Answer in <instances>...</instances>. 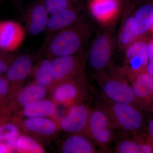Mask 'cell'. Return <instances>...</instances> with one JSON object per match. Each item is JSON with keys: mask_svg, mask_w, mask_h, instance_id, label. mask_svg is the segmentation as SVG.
<instances>
[{"mask_svg": "<svg viewBox=\"0 0 153 153\" xmlns=\"http://www.w3.org/2000/svg\"><path fill=\"white\" fill-rule=\"evenodd\" d=\"M113 45L112 36L108 31L98 33L91 41L86 60L94 74L112 67Z\"/></svg>", "mask_w": 153, "mask_h": 153, "instance_id": "cell-5", "label": "cell"}, {"mask_svg": "<svg viewBox=\"0 0 153 153\" xmlns=\"http://www.w3.org/2000/svg\"><path fill=\"white\" fill-rule=\"evenodd\" d=\"M49 89L33 82L17 92L13 97L0 106V115L8 118L14 116L27 105L45 98Z\"/></svg>", "mask_w": 153, "mask_h": 153, "instance_id": "cell-7", "label": "cell"}, {"mask_svg": "<svg viewBox=\"0 0 153 153\" xmlns=\"http://www.w3.org/2000/svg\"><path fill=\"white\" fill-rule=\"evenodd\" d=\"M56 105L52 99H42L27 105L13 117L21 119L50 117L56 114Z\"/></svg>", "mask_w": 153, "mask_h": 153, "instance_id": "cell-18", "label": "cell"}, {"mask_svg": "<svg viewBox=\"0 0 153 153\" xmlns=\"http://www.w3.org/2000/svg\"><path fill=\"white\" fill-rule=\"evenodd\" d=\"M34 66L32 57L28 54L19 55L15 58L5 74L10 85V93L6 102L24 87V83L31 75Z\"/></svg>", "mask_w": 153, "mask_h": 153, "instance_id": "cell-9", "label": "cell"}, {"mask_svg": "<svg viewBox=\"0 0 153 153\" xmlns=\"http://www.w3.org/2000/svg\"><path fill=\"white\" fill-rule=\"evenodd\" d=\"M56 104L69 106L82 102L87 97L88 85L85 71L58 84L50 92Z\"/></svg>", "mask_w": 153, "mask_h": 153, "instance_id": "cell-6", "label": "cell"}, {"mask_svg": "<svg viewBox=\"0 0 153 153\" xmlns=\"http://www.w3.org/2000/svg\"><path fill=\"white\" fill-rule=\"evenodd\" d=\"M73 1V2H76L78 1V0H72Z\"/></svg>", "mask_w": 153, "mask_h": 153, "instance_id": "cell-33", "label": "cell"}, {"mask_svg": "<svg viewBox=\"0 0 153 153\" xmlns=\"http://www.w3.org/2000/svg\"><path fill=\"white\" fill-rule=\"evenodd\" d=\"M7 53L0 50V75L6 74L11 63L17 56Z\"/></svg>", "mask_w": 153, "mask_h": 153, "instance_id": "cell-26", "label": "cell"}, {"mask_svg": "<svg viewBox=\"0 0 153 153\" xmlns=\"http://www.w3.org/2000/svg\"><path fill=\"white\" fill-rule=\"evenodd\" d=\"M21 134L20 129L16 123L7 121L0 124V142L17 138Z\"/></svg>", "mask_w": 153, "mask_h": 153, "instance_id": "cell-24", "label": "cell"}, {"mask_svg": "<svg viewBox=\"0 0 153 153\" xmlns=\"http://www.w3.org/2000/svg\"><path fill=\"white\" fill-rule=\"evenodd\" d=\"M42 0L35 1L27 9L24 15L26 30L30 35L37 36L46 30L49 19Z\"/></svg>", "mask_w": 153, "mask_h": 153, "instance_id": "cell-15", "label": "cell"}, {"mask_svg": "<svg viewBox=\"0 0 153 153\" xmlns=\"http://www.w3.org/2000/svg\"><path fill=\"white\" fill-rule=\"evenodd\" d=\"M153 22V6L146 4L140 7L133 16V32L137 37L150 30Z\"/></svg>", "mask_w": 153, "mask_h": 153, "instance_id": "cell-21", "label": "cell"}, {"mask_svg": "<svg viewBox=\"0 0 153 153\" xmlns=\"http://www.w3.org/2000/svg\"><path fill=\"white\" fill-rule=\"evenodd\" d=\"M8 152H10V151L5 144L2 142H0V153Z\"/></svg>", "mask_w": 153, "mask_h": 153, "instance_id": "cell-30", "label": "cell"}, {"mask_svg": "<svg viewBox=\"0 0 153 153\" xmlns=\"http://www.w3.org/2000/svg\"><path fill=\"white\" fill-rule=\"evenodd\" d=\"M94 77L101 88V95L105 98L138 108L131 85L120 69L116 70L111 67L94 74Z\"/></svg>", "mask_w": 153, "mask_h": 153, "instance_id": "cell-3", "label": "cell"}, {"mask_svg": "<svg viewBox=\"0 0 153 153\" xmlns=\"http://www.w3.org/2000/svg\"><path fill=\"white\" fill-rule=\"evenodd\" d=\"M68 107L59 121V128L68 134L84 133L92 108L82 102Z\"/></svg>", "mask_w": 153, "mask_h": 153, "instance_id": "cell-10", "label": "cell"}, {"mask_svg": "<svg viewBox=\"0 0 153 153\" xmlns=\"http://www.w3.org/2000/svg\"><path fill=\"white\" fill-rule=\"evenodd\" d=\"M26 30L18 22H0V50L6 52L16 50L24 41Z\"/></svg>", "mask_w": 153, "mask_h": 153, "instance_id": "cell-14", "label": "cell"}, {"mask_svg": "<svg viewBox=\"0 0 153 153\" xmlns=\"http://www.w3.org/2000/svg\"><path fill=\"white\" fill-rule=\"evenodd\" d=\"M147 134L148 137L153 142V118L149 120L148 122Z\"/></svg>", "mask_w": 153, "mask_h": 153, "instance_id": "cell-29", "label": "cell"}, {"mask_svg": "<svg viewBox=\"0 0 153 153\" xmlns=\"http://www.w3.org/2000/svg\"><path fill=\"white\" fill-rule=\"evenodd\" d=\"M116 1H117V0H116Z\"/></svg>", "mask_w": 153, "mask_h": 153, "instance_id": "cell-34", "label": "cell"}, {"mask_svg": "<svg viewBox=\"0 0 153 153\" xmlns=\"http://www.w3.org/2000/svg\"><path fill=\"white\" fill-rule=\"evenodd\" d=\"M13 120L24 133L40 139L54 137L59 128L58 125L49 117L14 118Z\"/></svg>", "mask_w": 153, "mask_h": 153, "instance_id": "cell-12", "label": "cell"}, {"mask_svg": "<svg viewBox=\"0 0 153 153\" xmlns=\"http://www.w3.org/2000/svg\"><path fill=\"white\" fill-rule=\"evenodd\" d=\"M7 120V118L4 117L0 115V124Z\"/></svg>", "mask_w": 153, "mask_h": 153, "instance_id": "cell-31", "label": "cell"}, {"mask_svg": "<svg viewBox=\"0 0 153 153\" xmlns=\"http://www.w3.org/2000/svg\"><path fill=\"white\" fill-rule=\"evenodd\" d=\"M115 143L114 153H153V142L147 134L134 136L118 131Z\"/></svg>", "mask_w": 153, "mask_h": 153, "instance_id": "cell-13", "label": "cell"}, {"mask_svg": "<svg viewBox=\"0 0 153 153\" xmlns=\"http://www.w3.org/2000/svg\"><path fill=\"white\" fill-rule=\"evenodd\" d=\"M146 50L149 61L153 63V41L147 43Z\"/></svg>", "mask_w": 153, "mask_h": 153, "instance_id": "cell-28", "label": "cell"}, {"mask_svg": "<svg viewBox=\"0 0 153 153\" xmlns=\"http://www.w3.org/2000/svg\"><path fill=\"white\" fill-rule=\"evenodd\" d=\"M150 30H152V31H153V22L152 24V26H151Z\"/></svg>", "mask_w": 153, "mask_h": 153, "instance_id": "cell-32", "label": "cell"}, {"mask_svg": "<svg viewBox=\"0 0 153 153\" xmlns=\"http://www.w3.org/2000/svg\"><path fill=\"white\" fill-rule=\"evenodd\" d=\"M45 9L50 16L72 7V0H42Z\"/></svg>", "mask_w": 153, "mask_h": 153, "instance_id": "cell-25", "label": "cell"}, {"mask_svg": "<svg viewBox=\"0 0 153 153\" xmlns=\"http://www.w3.org/2000/svg\"><path fill=\"white\" fill-rule=\"evenodd\" d=\"M118 130L106 113L100 107L92 108L84 133L101 152H110Z\"/></svg>", "mask_w": 153, "mask_h": 153, "instance_id": "cell-4", "label": "cell"}, {"mask_svg": "<svg viewBox=\"0 0 153 153\" xmlns=\"http://www.w3.org/2000/svg\"><path fill=\"white\" fill-rule=\"evenodd\" d=\"M52 59L54 81L49 93L58 84L85 71L86 54L83 51L74 55L53 57Z\"/></svg>", "mask_w": 153, "mask_h": 153, "instance_id": "cell-8", "label": "cell"}, {"mask_svg": "<svg viewBox=\"0 0 153 153\" xmlns=\"http://www.w3.org/2000/svg\"><path fill=\"white\" fill-rule=\"evenodd\" d=\"M79 9L72 6L49 17L46 31L48 37L67 27L84 17Z\"/></svg>", "mask_w": 153, "mask_h": 153, "instance_id": "cell-17", "label": "cell"}, {"mask_svg": "<svg viewBox=\"0 0 153 153\" xmlns=\"http://www.w3.org/2000/svg\"><path fill=\"white\" fill-rule=\"evenodd\" d=\"M10 93V85L6 76L0 75V106L7 101Z\"/></svg>", "mask_w": 153, "mask_h": 153, "instance_id": "cell-27", "label": "cell"}, {"mask_svg": "<svg viewBox=\"0 0 153 153\" xmlns=\"http://www.w3.org/2000/svg\"><path fill=\"white\" fill-rule=\"evenodd\" d=\"M118 10L116 0H91L89 5L91 15L98 22L108 23L115 18Z\"/></svg>", "mask_w": 153, "mask_h": 153, "instance_id": "cell-19", "label": "cell"}, {"mask_svg": "<svg viewBox=\"0 0 153 153\" xmlns=\"http://www.w3.org/2000/svg\"><path fill=\"white\" fill-rule=\"evenodd\" d=\"M97 105L104 110L118 131L134 136L142 133L145 124L143 111L132 105L111 101L101 94Z\"/></svg>", "mask_w": 153, "mask_h": 153, "instance_id": "cell-2", "label": "cell"}, {"mask_svg": "<svg viewBox=\"0 0 153 153\" xmlns=\"http://www.w3.org/2000/svg\"><path fill=\"white\" fill-rule=\"evenodd\" d=\"M16 151L20 153L45 152L44 148L37 140L27 134H20L17 137Z\"/></svg>", "mask_w": 153, "mask_h": 153, "instance_id": "cell-22", "label": "cell"}, {"mask_svg": "<svg viewBox=\"0 0 153 153\" xmlns=\"http://www.w3.org/2000/svg\"><path fill=\"white\" fill-rule=\"evenodd\" d=\"M136 98L138 108L142 111L153 112V76L146 71L127 76Z\"/></svg>", "mask_w": 153, "mask_h": 153, "instance_id": "cell-11", "label": "cell"}, {"mask_svg": "<svg viewBox=\"0 0 153 153\" xmlns=\"http://www.w3.org/2000/svg\"><path fill=\"white\" fill-rule=\"evenodd\" d=\"M60 146L63 153H96L101 152L95 144L83 133L69 134Z\"/></svg>", "mask_w": 153, "mask_h": 153, "instance_id": "cell-16", "label": "cell"}, {"mask_svg": "<svg viewBox=\"0 0 153 153\" xmlns=\"http://www.w3.org/2000/svg\"><path fill=\"white\" fill-rule=\"evenodd\" d=\"M34 82L50 90L54 81L52 58L46 57L34 65L31 75Z\"/></svg>", "mask_w": 153, "mask_h": 153, "instance_id": "cell-20", "label": "cell"}, {"mask_svg": "<svg viewBox=\"0 0 153 153\" xmlns=\"http://www.w3.org/2000/svg\"><path fill=\"white\" fill-rule=\"evenodd\" d=\"M133 16L127 17L124 22L118 38L120 46L123 49L128 47L137 38L133 32Z\"/></svg>", "mask_w": 153, "mask_h": 153, "instance_id": "cell-23", "label": "cell"}, {"mask_svg": "<svg viewBox=\"0 0 153 153\" xmlns=\"http://www.w3.org/2000/svg\"><path fill=\"white\" fill-rule=\"evenodd\" d=\"M94 32L92 23L83 17L73 25L47 37L43 49L46 57L53 58L83 52Z\"/></svg>", "mask_w": 153, "mask_h": 153, "instance_id": "cell-1", "label": "cell"}]
</instances>
